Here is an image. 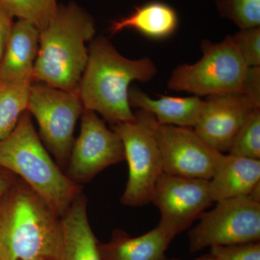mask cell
I'll return each instance as SVG.
<instances>
[{
  "label": "cell",
  "mask_w": 260,
  "mask_h": 260,
  "mask_svg": "<svg viewBox=\"0 0 260 260\" xmlns=\"http://www.w3.org/2000/svg\"><path fill=\"white\" fill-rule=\"evenodd\" d=\"M95 34L93 18L79 5H59L50 23L39 31L34 83L78 94L88 59L85 44Z\"/></svg>",
  "instance_id": "cell-3"
},
{
  "label": "cell",
  "mask_w": 260,
  "mask_h": 260,
  "mask_svg": "<svg viewBox=\"0 0 260 260\" xmlns=\"http://www.w3.org/2000/svg\"><path fill=\"white\" fill-rule=\"evenodd\" d=\"M18 177L10 171L0 167V198L14 184Z\"/></svg>",
  "instance_id": "cell-27"
},
{
  "label": "cell",
  "mask_w": 260,
  "mask_h": 260,
  "mask_svg": "<svg viewBox=\"0 0 260 260\" xmlns=\"http://www.w3.org/2000/svg\"><path fill=\"white\" fill-rule=\"evenodd\" d=\"M61 223L62 245L59 260H101L99 242L89 223L85 195L73 202Z\"/></svg>",
  "instance_id": "cell-15"
},
{
  "label": "cell",
  "mask_w": 260,
  "mask_h": 260,
  "mask_svg": "<svg viewBox=\"0 0 260 260\" xmlns=\"http://www.w3.org/2000/svg\"><path fill=\"white\" fill-rule=\"evenodd\" d=\"M42 260H53V259H42Z\"/></svg>",
  "instance_id": "cell-29"
},
{
  "label": "cell",
  "mask_w": 260,
  "mask_h": 260,
  "mask_svg": "<svg viewBox=\"0 0 260 260\" xmlns=\"http://www.w3.org/2000/svg\"><path fill=\"white\" fill-rule=\"evenodd\" d=\"M83 110L78 94L42 83L30 85L27 111L37 119L43 144L62 170L68 167L75 125Z\"/></svg>",
  "instance_id": "cell-7"
},
{
  "label": "cell",
  "mask_w": 260,
  "mask_h": 260,
  "mask_svg": "<svg viewBox=\"0 0 260 260\" xmlns=\"http://www.w3.org/2000/svg\"><path fill=\"white\" fill-rule=\"evenodd\" d=\"M229 154L260 160V108L248 116L233 140Z\"/></svg>",
  "instance_id": "cell-22"
},
{
  "label": "cell",
  "mask_w": 260,
  "mask_h": 260,
  "mask_svg": "<svg viewBox=\"0 0 260 260\" xmlns=\"http://www.w3.org/2000/svg\"><path fill=\"white\" fill-rule=\"evenodd\" d=\"M232 37L248 67H260V27L240 30Z\"/></svg>",
  "instance_id": "cell-23"
},
{
  "label": "cell",
  "mask_w": 260,
  "mask_h": 260,
  "mask_svg": "<svg viewBox=\"0 0 260 260\" xmlns=\"http://www.w3.org/2000/svg\"><path fill=\"white\" fill-rule=\"evenodd\" d=\"M215 5L220 16L240 30L260 27V0H217Z\"/></svg>",
  "instance_id": "cell-21"
},
{
  "label": "cell",
  "mask_w": 260,
  "mask_h": 260,
  "mask_svg": "<svg viewBox=\"0 0 260 260\" xmlns=\"http://www.w3.org/2000/svg\"><path fill=\"white\" fill-rule=\"evenodd\" d=\"M39 47V29L18 19L0 60V83L31 85Z\"/></svg>",
  "instance_id": "cell-13"
},
{
  "label": "cell",
  "mask_w": 260,
  "mask_h": 260,
  "mask_svg": "<svg viewBox=\"0 0 260 260\" xmlns=\"http://www.w3.org/2000/svg\"><path fill=\"white\" fill-rule=\"evenodd\" d=\"M0 167L23 179L60 218L83 194V186L72 181L51 158L28 111L20 116L15 129L0 141Z\"/></svg>",
  "instance_id": "cell-4"
},
{
  "label": "cell",
  "mask_w": 260,
  "mask_h": 260,
  "mask_svg": "<svg viewBox=\"0 0 260 260\" xmlns=\"http://www.w3.org/2000/svg\"><path fill=\"white\" fill-rule=\"evenodd\" d=\"M157 73L149 57L129 59L121 55L104 37L93 39L78 87L84 109L98 112L112 124L135 119L129 102L132 82L150 81Z\"/></svg>",
  "instance_id": "cell-2"
},
{
  "label": "cell",
  "mask_w": 260,
  "mask_h": 260,
  "mask_svg": "<svg viewBox=\"0 0 260 260\" xmlns=\"http://www.w3.org/2000/svg\"><path fill=\"white\" fill-rule=\"evenodd\" d=\"M61 218L23 179L0 198V260H59Z\"/></svg>",
  "instance_id": "cell-1"
},
{
  "label": "cell",
  "mask_w": 260,
  "mask_h": 260,
  "mask_svg": "<svg viewBox=\"0 0 260 260\" xmlns=\"http://www.w3.org/2000/svg\"><path fill=\"white\" fill-rule=\"evenodd\" d=\"M151 203L161 214L158 225L177 236L190 227L214 202L209 180L162 172L155 183Z\"/></svg>",
  "instance_id": "cell-11"
},
{
  "label": "cell",
  "mask_w": 260,
  "mask_h": 260,
  "mask_svg": "<svg viewBox=\"0 0 260 260\" xmlns=\"http://www.w3.org/2000/svg\"><path fill=\"white\" fill-rule=\"evenodd\" d=\"M158 124L151 113L138 109L135 119L111 125L124 145L129 177L121 203L140 207L151 203L155 183L162 171V164L155 129Z\"/></svg>",
  "instance_id": "cell-6"
},
{
  "label": "cell",
  "mask_w": 260,
  "mask_h": 260,
  "mask_svg": "<svg viewBox=\"0 0 260 260\" xmlns=\"http://www.w3.org/2000/svg\"><path fill=\"white\" fill-rule=\"evenodd\" d=\"M177 11L162 2H150L136 7L134 11L111 23V35L125 29H133L149 39H164L170 37L179 25Z\"/></svg>",
  "instance_id": "cell-18"
},
{
  "label": "cell",
  "mask_w": 260,
  "mask_h": 260,
  "mask_svg": "<svg viewBox=\"0 0 260 260\" xmlns=\"http://www.w3.org/2000/svg\"><path fill=\"white\" fill-rule=\"evenodd\" d=\"M13 17L10 14L0 2V60L13 28Z\"/></svg>",
  "instance_id": "cell-26"
},
{
  "label": "cell",
  "mask_w": 260,
  "mask_h": 260,
  "mask_svg": "<svg viewBox=\"0 0 260 260\" xmlns=\"http://www.w3.org/2000/svg\"><path fill=\"white\" fill-rule=\"evenodd\" d=\"M176 236L160 225L140 237L115 229L107 243H99L101 260H164Z\"/></svg>",
  "instance_id": "cell-14"
},
{
  "label": "cell",
  "mask_w": 260,
  "mask_h": 260,
  "mask_svg": "<svg viewBox=\"0 0 260 260\" xmlns=\"http://www.w3.org/2000/svg\"><path fill=\"white\" fill-rule=\"evenodd\" d=\"M129 102L131 108L151 113L159 124L185 127H194L205 104V100L197 95L153 99L135 86L129 88Z\"/></svg>",
  "instance_id": "cell-17"
},
{
  "label": "cell",
  "mask_w": 260,
  "mask_h": 260,
  "mask_svg": "<svg viewBox=\"0 0 260 260\" xmlns=\"http://www.w3.org/2000/svg\"><path fill=\"white\" fill-rule=\"evenodd\" d=\"M210 254L215 260H260V243L213 246Z\"/></svg>",
  "instance_id": "cell-24"
},
{
  "label": "cell",
  "mask_w": 260,
  "mask_h": 260,
  "mask_svg": "<svg viewBox=\"0 0 260 260\" xmlns=\"http://www.w3.org/2000/svg\"><path fill=\"white\" fill-rule=\"evenodd\" d=\"M79 136L75 140L66 175L78 184L88 183L99 173L125 160L120 137L93 111L84 109Z\"/></svg>",
  "instance_id": "cell-9"
},
{
  "label": "cell",
  "mask_w": 260,
  "mask_h": 260,
  "mask_svg": "<svg viewBox=\"0 0 260 260\" xmlns=\"http://www.w3.org/2000/svg\"><path fill=\"white\" fill-rule=\"evenodd\" d=\"M188 233L189 248L197 252L208 247L257 242L260 239V203L244 196L217 202L204 212Z\"/></svg>",
  "instance_id": "cell-8"
},
{
  "label": "cell",
  "mask_w": 260,
  "mask_h": 260,
  "mask_svg": "<svg viewBox=\"0 0 260 260\" xmlns=\"http://www.w3.org/2000/svg\"><path fill=\"white\" fill-rule=\"evenodd\" d=\"M164 260H181V259H167V258H166V259H164ZM191 260H215V259L209 253V254H205V255L200 256V257L197 258V259H191Z\"/></svg>",
  "instance_id": "cell-28"
},
{
  "label": "cell",
  "mask_w": 260,
  "mask_h": 260,
  "mask_svg": "<svg viewBox=\"0 0 260 260\" xmlns=\"http://www.w3.org/2000/svg\"><path fill=\"white\" fill-rule=\"evenodd\" d=\"M259 183L260 160L224 155L209 180L210 195L214 203L249 196Z\"/></svg>",
  "instance_id": "cell-16"
},
{
  "label": "cell",
  "mask_w": 260,
  "mask_h": 260,
  "mask_svg": "<svg viewBox=\"0 0 260 260\" xmlns=\"http://www.w3.org/2000/svg\"><path fill=\"white\" fill-rule=\"evenodd\" d=\"M30 85L0 83V141L15 129L28 109Z\"/></svg>",
  "instance_id": "cell-19"
},
{
  "label": "cell",
  "mask_w": 260,
  "mask_h": 260,
  "mask_svg": "<svg viewBox=\"0 0 260 260\" xmlns=\"http://www.w3.org/2000/svg\"><path fill=\"white\" fill-rule=\"evenodd\" d=\"M13 18L26 20L39 29L45 28L54 18L59 5L56 0H0Z\"/></svg>",
  "instance_id": "cell-20"
},
{
  "label": "cell",
  "mask_w": 260,
  "mask_h": 260,
  "mask_svg": "<svg viewBox=\"0 0 260 260\" xmlns=\"http://www.w3.org/2000/svg\"><path fill=\"white\" fill-rule=\"evenodd\" d=\"M155 135L162 171L169 175L210 180L223 158L191 127L158 123Z\"/></svg>",
  "instance_id": "cell-10"
},
{
  "label": "cell",
  "mask_w": 260,
  "mask_h": 260,
  "mask_svg": "<svg viewBox=\"0 0 260 260\" xmlns=\"http://www.w3.org/2000/svg\"><path fill=\"white\" fill-rule=\"evenodd\" d=\"M259 108L241 93L210 95L193 129L215 150L225 153L248 116Z\"/></svg>",
  "instance_id": "cell-12"
},
{
  "label": "cell",
  "mask_w": 260,
  "mask_h": 260,
  "mask_svg": "<svg viewBox=\"0 0 260 260\" xmlns=\"http://www.w3.org/2000/svg\"><path fill=\"white\" fill-rule=\"evenodd\" d=\"M203 56L192 64L178 66L172 72L168 88L197 96L241 93L246 71L242 55L227 36L219 43L204 39L200 44Z\"/></svg>",
  "instance_id": "cell-5"
},
{
  "label": "cell",
  "mask_w": 260,
  "mask_h": 260,
  "mask_svg": "<svg viewBox=\"0 0 260 260\" xmlns=\"http://www.w3.org/2000/svg\"><path fill=\"white\" fill-rule=\"evenodd\" d=\"M242 93L260 107V67H249L246 71Z\"/></svg>",
  "instance_id": "cell-25"
}]
</instances>
